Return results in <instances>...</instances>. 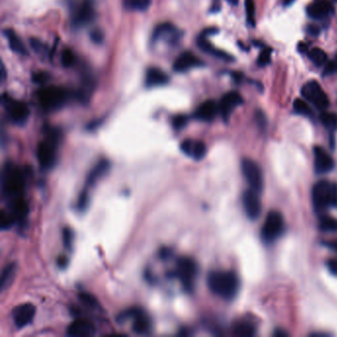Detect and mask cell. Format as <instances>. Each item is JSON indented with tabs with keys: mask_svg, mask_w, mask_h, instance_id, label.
Returning <instances> with one entry per match:
<instances>
[{
	"mask_svg": "<svg viewBox=\"0 0 337 337\" xmlns=\"http://www.w3.org/2000/svg\"><path fill=\"white\" fill-rule=\"evenodd\" d=\"M207 284L213 294L225 301L234 299L239 290V279L232 271H212L207 277Z\"/></svg>",
	"mask_w": 337,
	"mask_h": 337,
	"instance_id": "obj_1",
	"label": "cell"
},
{
	"mask_svg": "<svg viewBox=\"0 0 337 337\" xmlns=\"http://www.w3.org/2000/svg\"><path fill=\"white\" fill-rule=\"evenodd\" d=\"M312 198L317 212L337 208V183L329 180L317 182L313 187Z\"/></svg>",
	"mask_w": 337,
	"mask_h": 337,
	"instance_id": "obj_2",
	"label": "cell"
},
{
	"mask_svg": "<svg viewBox=\"0 0 337 337\" xmlns=\"http://www.w3.org/2000/svg\"><path fill=\"white\" fill-rule=\"evenodd\" d=\"M25 187V175L21 168L12 164H6L2 172V191L10 199L23 195Z\"/></svg>",
	"mask_w": 337,
	"mask_h": 337,
	"instance_id": "obj_3",
	"label": "cell"
},
{
	"mask_svg": "<svg viewBox=\"0 0 337 337\" xmlns=\"http://www.w3.org/2000/svg\"><path fill=\"white\" fill-rule=\"evenodd\" d=\"M197 275L198 265L194 259L190 257H181L177 260L173 276L181 282L182 287L186 292L192 293L194 291Z\"/></svg>",
	"mask_w": 337,
	"mask_h": 337,
	"instance_id": "obj_4",
	"label": "cell"
},
{
	"mask_svg": "<svg viewBox=\"0 0 337 337\" xmlns=\"http://www.w3.org/2000/svg\"><path fill=\"white\" fill-rule=\"evenodd\" d=\"M59 143V135L52 131L43 139L37 148V157L43 169H51L57 161V148Z\"/></svg>",
	"mask_w": 337,
	"mask_h": 337,
	"instance_id": "obj_5",
	"label": "cell"
},
{
	"mask_svg": "<svg viewBox=\"0 0 337 337\" xmlns=\"http://www.w3.org/2000/svg\"><path fill=\"white\" fill-rule=\"evenodd\" d=\"M39 102L43 109L54 111L61 108L68 99V92L61 87H48L39 92Z\"/></svg>",
	"mask_w": 337,
	"mask_h": 337,
	"instance_id": "obj_6",
	"label": "cell"
},
{
	"mask_svg": "<svg viewBox=\"0 0 337 337\" xmlns=\"http://www.w3.org/2000/svg\"><path fill=\"white\" fill-rule=\"evenodd\" d=\"M285 228L284 218L278 211H270L261 229V236L264 241L273 242L278 239Z\"/></svg>",
	"mask_w": 337,
	"mask_h": 337,
	"instance_id": "obj_7",
	"label": "cell"
},
{
	"mask_svg": "<svg viewBox=\"0 0 337 337\" xmlns=\"http://www.w3.org/2000/svg\"><path fill=\"white\" fill-rule=\"evenodd\" d=\"M241 169L250 189L257 193L261 192L264 185V178L259 164L250 158H244L241 161Z\"/></svg>",
	"mask_w": 337,
	"mask_h": 337,
	"instance_id": "obj_8",
	"label": "cell"
},
{
	"mask_svg": "<svg viewBox=\"0 0 337 337\" xmlns=\"http://www.w3.org/2000/svg\"><path fill=\"white\" fill-rule=\"evenodd\" d=\"M302 95L318 109L326 110L330 106V100L327 93L315 80H311L303 86Z\"/></svg>",
	"mask_w": 337,
	"mask_h": 337,
	"instance_id": "obj_9",
	"label": "cell"
},
{
	"mask_svg": "<svg viewBox=\"0 0 337 337\" xmlns=\"http://www.w3.org/2000/svg\"><path fill=\"white\" fill-rule=\"evenodd\" d=\"M126 319L133 320V331L135 334L146 335L150 332V319L142 310L138 308H133L120 315V321H125Z\"/></svg>",
	"mask_w": 337,
	"mask_h": 337,
	"instance_id": "obj_10",
	"label": "cell"
},
{
	"mask_svg": "<svg viewBox=\"0 0 337 337\" xmlns=\"http://www.w3.org/2000/svg\"><path fill=\"white\" fill-rule=\"evenodd\" d=\"M5 98L6 100L3 98V103L6 107L10 120L16 125H24L30 115V110L27 104L22 101L11 99L10 97Z\"/></svg>",
	"mask_w": 337,
	"mask_h": 337,
	"instance_id": "obj_11",
	"label": "cell"
},
{
	"mask_svg": "<svg viewBox=\"0 0 337 337\" xmlns=\"http://www.w3.org/2000/svg\"><path fill=\"white\" fill-rule=\"evenodd\" d=\"M95 16V6L93 0H82L75 8L72 15V23L76 27L89 24Z\"/></svg>",
	"mask_w": 337,
	"mask_h": 337,
	"instance_id": "obj_12",
	"label": "cell"
},
{
	"mask_svg": "<svg viewBox=\"0 0 337 337\" xmlns=\"http://www.w3.org/2000/svg\"><path fill=\"white\" fill-rule=\"evenodd\" d=\"M35 315L36 308L34 305L29 303L17 306L12 312L13 322L18 329H23L29 326L33 322Z\"/></svg>",
	"mask_w": 337,
	"mask_h": 337,
	"instance_id": "obj_13",
	"label": "cell"
},
{
	"mask_svg": "<svg viewBox=\"0 0 337 337\" xmlns=\"http://www.w3.org/2000/svg\"><path fill=\"white\" fill-rule=\"evenodd\" d=\"M242 102H243V99L238 92L231 91L224 95L219 104V110H220V113L224 121L227 122L232 111L236 107L241 105Z\"/></svg>",
	"mask_w": 337,
	"mask_h": 337,
	"instance_id": "obj_14",
	"label": "cell"
},
{
	"mask_svg": "<svg viewBox=\"0 0 337 337\" xmlns=\"http://www.w3.org/2000/svg\"><path fill=\"white\" fill-rule=\"evenodd\" d=\"M242 205L246 216L250 220H256L261 214V201L258 193L253 190H247L242 195Z\"/></svg>",
	"mask_w": 337,
	"mask_h": 337,
	"instance_id": "obj_15",
	"label": "cell"
},
{
	"mask_svg": "<svg viewBox=\"0 0 337 337\" xmlns=\"http://www.w3.org/2000/svg\"><path fill=\"white\" fill-rule=\"evenodd\" d=\"M314 156H315V169L317 173L320 174L328 173L335 168L336 163L334 158L323 146H316L314 148Z\"/></svg>",
	"mask_w": 337,
	"mask_h": 337,
	"instance_id": "obj_16",
	"label": "cell"
},
{
	"mask_svg": "<svg viewBox=\"0 0 337 337\" xmlns=\"http://www.w3.org/2000/svg\"><path fill=\"white\" fill-rule=\"evenodd\" d=\"M180 149L186 155L193 157L195 160H201L207 153V146L202 140L185 139L180 144Z\"/></svg>",
	"mask_w": 337,
	"mask_h": 337,
	"instance_id": "obj_17",
	"label": "cell"
},
{
	"mask_svg": "<svg viewBox=\"0 0 337 337\" xmlns=\"http://www.w3.org/2000/svg\"><path fill=\"white\" fill-rule=\"evenodd\" d=\"M68 336L73 337H92L95 334V328L92 323L87 320L79 319L72 322L68 326Z\"/></svg>",
	"mask_w": 337,
	"mask_h": 337,
	"instance_id": "obj_18",
	"label": "cell"
},
{
	"mask_svg": "<svg viewBox=\"0 0 337 337\" xmlns=\"http://www.w3.org/2000/svg\"><path fill=\"white\" fill-rule=\"evenodd\" d=\"M202 65V61L192 52H184L174 62L173 69L177 72H185L191 68H197Z\"/></svg>",
	"mask_w": 337,
	"mask_h": 337,
	"instance_id": "obj_19",
	"label": "cell"
},
{
	"mask_svg": "<svg viewBox=\"0 0 337 337\" xmlns=\"http://www.w3.org/2000/svg\"><path fill=\"white\" fill-rule=\"evenodd\" d=\"M333 11L334 6L329 0H315L307 9L308 15L314 19H324L330 16Z\"/></svg>",
	"mask_w": 337,
	"mask_h": 337,
	"instance_id": "obj_20",
	"label": "cell"
},
{
	"mask_svg": "<svg viewBox=\"0 0 337 337\" xmlns=\"http://www.w3.org/2000/svg\"><path fill=\"white\" fill-rule=\"evenodd\" d=\"M220 113L219 104L213 100H207L203 102L195 112V118L203 122H211Z\"/></svg>",
	"mask_w": 337,
	"mask_h": 337,
	"instance_id": "obj_21",
	"label": "cell"
},
{
	"mask_svg": "<svg viewBox=\"0 0 337 337\" xmlns=\"http://www.w3.org/2000/svg\"><path fill=\"white\" fill-rule=\"evenodd\" d=\"M10 209V213L12 214L15 222L24 225V222L27 220V216L29 214V206L26 200L22 196L11 199Z\"/></svg>",
	"mask_w": 337,
	"mask_h": 337,
	"instance_id": "obj_22",
	"label": "cell"
},
{
	"mask_svg": "<svg viewBox=\"0 0 337 337\" xmlns=\"http://www.w3.org/2000/svg\"><path fill=\"white\" fill-rule=\"evenodd\" d=\"M110 169V162L107 159H101L89 172L86 179V188H90L97 183Z\"/></svg>",
	"mask_w": 337,
	"mask_h": 337,
	"instance_id": "obj_23",
	"label": "cell"
},
{
	"mask_svg": "<svg viewBox=\"0 0 337 337\" xmlns=\"http://www.w3.org/2000/svg\"><path fill=\"white\" fill-rule=\"evenodd\" d=\"M168 79V75L165 74L161 69L157 68H148L145 74V85L147 87L161 86L166 84Z\"/></svg>",
	"mask_w": 337,
	"mask_h": 337,
	"instance_id": "obj_24",
	"label": "cell"
},
{
	"mask_svg": "<svg viewBox=\"0 0 337 337\" xmlns=\"http://www.w3.org/2000/svg\"><path fill=\"white\" fill-rule=\"evenodd\" d=\"M198 46L200 47V49L204 51L205 53L207 54H210L216 58H219V59H222V60H225V61H231V57L228 56L226 53L223 52V51H220L218 49H216L207 39V36L204 35V34H201V36L199 37L198 39Z\"/></svg>",
	"mask_w": 337,
	"mask_h": 337,
	"instance_id": "obj_25",
	"label": "cell"
},
{
	"mask_svg": "<svg viewBox=\"0 0 337 337\" xmlns=\"http://www.w3.org/2000/svg\"><path fill=\"white\" fill-rule=\"evenodd\" d=\"M233 335L238 337H252L256 334L255 326L249 322H238L233 327Z\"/></svg>",
	"mask_w": 337,
	"mask_h": 337,
	"instance_id": "obj_26",
	"label": "cell"
},
{
	"mask_svg": "<svg viewBox=\"0 0 337 337\" xmlns=\"http://www.w3.org/2000/svg\"><path fill=\"white\" fill-rule=\"evenodd\" d=\"M5 35H6L7 39H8L10 49L13 52H15V53H17L19 55H22V56L23 55H27V50H26L25 46L23 45V43L21 42L20 38L17 36V34L14 31H12L10 29L5 30Z\"/></svg>",
	"mask_w": 337,
	"mask_h": 337,
	"instance_id": "obj_27",
	"label": "cell"
},
{
	"mask_svg": "<svg viewBox=\"0 0 337 337\" xmlns=\"http://www.w3.org/2000/svg\"><path fill=\"white\" fill-rule=\"evenodd\" d=\"M16 274V264L10 263L5 266V268L2 271L1 279H0V288L2 291L6 290L11 283L13 282Z\"/></svg>",
	"mask_w": 337,
	"mask_h": 337,
	"instance_id": "obj_28",
	"label": "cell"
},
{
	"mask_svg": "<svg viewBox=\"0 0 337 337\" xmlns=\"http://www.w3.org/2000/svg\"><path fill=\"white\" fill-rule=\"evenodd\" d=\"M152 0H123L124 7L131 11H145Z\"/></svg>",
	"mask_w": 337,
	"mask_h": 337,
	"instance_id": "obj_29",
	"label": "cell"
},
{
	"mask_svg": "<svg viewBox=\"0 0 337 337\" xmlns=\"http://www.w3.org/2000/svg\"><path fill=\"white\" fill-rule=\"evenodd\" d=\"M309 58L317 67L324 66L328 63V56L326 52L320 48L312 49L309 52Z\"/></svg>",
	"mask_w": 337,
	"mask_h": 337,
	"instance_id": "obj_30",
	"label": "cell"
},
{
	"mask_svg": "<svg viewBox=\"0 0 337 337\" xmlns=\"http://www.w3.org/2000/svg\"><path fill=\"white\" fill-rule=\"evenodd\" d=\"M319 226L324 231L336 232L337 231V220L333 217L323 216L320 218Z\"/></svg>",
	"mask_w": 337,
	"mask_h": 337,
	"instance_id": "obj_31",
	"label": "cell"
},
{
	"mask_svg": "<svg viewBox=\"0 0 337 337\" xmlns=\"http://www.w3.org/2000/svg\"><path fill=\"white\" fill-rule=\"evenodd\" d=\"M175 33V28L172 24L170 23H162L159 24L153 31V35H152V39L153 40H157L159 38H162L166 35H170Z\"/></svg>",
	"mask_w": 337,
	"mask_h": 337,
	"instance_id": "obj_32",
	"label": "cell"
},
{
	"mask_svg": "<svg viewBox=\"0 0 337 337\" xmlns=\"http://www.w3.org/2000/svg\"><path fill=\"white\" fill-rule=\"evenodd\" d=\"M321 121L329 131L337 130V114L331 112H324L321 115Z\"/></svg>",
	"mask_w": 337,
	"mask_h": 337,
	"instance_id": "obj_33",
	"label": "cell"
},
{
	"mask_svg": "<svg viewBox=\"0 0 337 337\" xmlns=\"http://www.w3.org/2000/svg\"><path fill=\"white\" fill-rule=\"evenodd\" d=\"M294 110L296 111V113L303 115V116H312L313 115V111L310 107V105L303 99H296L294 102Z\"/></svg>",
	"mask_w": 337,
	"mask_h": 337,
	"instance_id": "obj_34",
	"label": "cell"
},
{
	"mask_svg": "<svg viewBox=\"0 0 337 337\" xmlns=\"http://www.w3.org/2000/svg\"><path fill=\"white\" fill-rule=\"evenodd\" d=\"M15 223V220L12 216V214L9 212H6L5 210L1 211L0 215V226L2 229H8L10 228Z\"/></svg>",
	"mask_w": 337,
	"mask_h": 337,
	"instance_id": "obj_35",
	"label": "cell"
},
{
	"mask_svg": "<svg viewBox=\"0 0 337 337\" xmlns=\"http://www.w3.org/2000/svg\"><path fill=\"white\" fill-rule=\"evenodd\" d=\"M245 11H246V17H247V21L249 24L254 25L255 20H254V16H255V4L253 0H245Z\"/></svg>",
	"mask_w": 337,
	"mask_h": 337,
	"instance_id": "obj_36",
	"label": "cell"
},
{
	"mask_svg": "<svg viewBox=\"0 0 337 337\" xmlns=\"http://www.w3.org/2000/svg\"><path fill=\"white\" fill-rule=\"evenodd\" d=\"M271 55H272V50L270 48L264 49L258 57V60H257L258 66H260V67L267 66L271 62Z\"/></svg>",
	"mask_w": 337,
	"mask_h": 337,
	"instance_id": "obj_37",
	"label": "cell"
},
{
	"mask_svg": "<svg viewBox=\"0 0 337 337\" xmlns=\"http://www.w3.org/2000/svg\"><path fill=\"white\" fill-rule=\"evenodd\" d=\"M62 63L66 68H69L74 65L75 63V56L70 50H65L62 55Z\"/></svg>",
	"mask_w": 337,
	"mask_h": 337,
	"instance_id": "obj_38",
	"label": "cell"
},
{
	"mask_svg": "<svg viewBox=\"0 0 337 337\" xmlns=\"http://www.w3.org/2000/svg\"><path fill=\"white\" fill-rule=\"evenodd\" d=\"M64 245L67 249H71L73 243V232L69 227H65L63 230Z\"/></svg>",
	"mask_w": 337,
	"mask_h": 337,
	"instance_id": "obj_39",
	"label": "cell"
},
{
	"mask_svg": "<svg viewBox=\"0 0 337 337\" xmlns=\"http://www.w3.org/2000/svg\"><path fill=\"white\" fill-rule=\"evenodd\" d=\"M79 299H80V301L83 304H85V305H87L89 307H96L97 306L96 299L92 295H90L88 293H81L79 295Z\"/></svg>",
	"mask_w": 337,
	"mask_h": 337,
	"instance_id": "obj_40",
	"label": "cell"
},
{
	"mask_svg": "<svg viewBox=\"0 0 337 337\" xmlns=\"http://www.w3.org/2000/svg\"><path fill=\"white\" fill-rule=\"evenodd\" d=\"M188 122V118L185 115H178L173 119V127L175 130L183 129Z\"/></svg>",
	"mask_w": 337,
	"mask_h": 337,
	"instance_id": "obj_41",
	"label": "cell"
},
{
	"mask_svg": "<svg viewBox=\"0 0 337 337\" xmlns=\"http://www.w3.org/2000/svg\"><path fill=\"white\" fill-rule=\"evenodd\" d=\"M90 38L94 43L100 44V43H102V41L104 39V35H103V32L101 30H94V31L91 32Z\"/></svg>",
	"mask_w": 337,
	"mask_h": 337,
	"instance_id": "obj_42",
	"label": "cell"
},
{
	"mask_svg": "<svg viewBox=\"0 0 337 337\" xmlns=\"http://www.w3.org/2000/svg\"><path fill=\"white\" fill-rule=\"evenodd\" d=\"M327 266H328V269L330 270V272L335 275V276H337V258H332L330 259L328 262H327Z\"/></svg>",
	"mask_w": 337,
	"mask_h": 337,
	"instance_id": "obj_43",
	"label": "cell"
},
{
	"mask_svg": "<svg viewBox=\"0 0 337 337\" xmlns=\"http://www.w3.org/2000/svg\"><path fill=\"white\" fill-rule=\"evenodd\" d=\"M33 78H34V81H35V82L41 84V83H45V82L48 80L49 75H48L47 73H45V72H40V73L35 74V75L33 76Z\"/></svg>",
	"mask_w": 337,
	"mask_h": 337,
	"instance_id": "obj_44",
	"label": "cell"
},
{
	"mask_svg": "<svg viewBox=\"0 0 337 337\" xmlns=\"http://www.w3.org/2000/svg\"><path fill=\"white\" fill-rule=\"evenodd\" d=\"M337 71V62H330L326 65L325 74H333Z\"/></svg>",
	"mask_w": 337,
	"mask_h": 337,
	"instance_id": "obj_45",
	"label": "cell"
},
{
	"mask_svg": "<svg viewBox=\"0 0 337 337\" xmlns=\"http://www.w3.org/2000/svg\"><path fill=\"white\" fill-rule=\"evenodd\" d=\"M324 245L327 246L328 248H330V249L337 252V239H331V240L324 241Z\"/></svg>",
	"mask_w": 337,
	"mask_h": 337,
	"instance_id": "obj_46",
	"label": "cell"
},
{
	"mask_svg": "<svg viewBox=\"0 0 337 337\" xmlns=\"http://www.w3.org/2000/svg\"><path fill=\"white\" fill-rule=\"evenodd\" d=\"M170 255H171V250L168 249V248H163L159 252V256L162 259H168Z\"/></svg>",
	"mask_w": 337,
	"mask_h": 337,
	"instance_id": "obj_47",
	"label": "cell"
},
{
	"mask_svg": "<svg viewBox=\"0 0 337 337\" xmlns=\"http://www.w3.org/2000/svg\"><path fill=\"white\" fill-rule=\"evenodd\" d=\"M57 263L61 268H65V267H67V265L68 264V259L65 256H61V257L58 258Z\"/></svg>",
	"mask_w": 337,
	"mask_h": 337,
	"instance_id": "obj_48",
	"label": "cell"
},
{
	"mask_svg": "<svg viewBox=\"0 0 337 337\" xmlns=\"http://www.w3.org/2000/svg\"><path fill=\"white\" fill-rule=\"evenodd\" d=\"M308 32H309V34L312 35V36H317V35H319V33H320V29H319L317 26L311 25V26H309V28H308Z\"/></svg>",
	"mask_w": 337,
	"mask_h": 337,
	"instance_id": "obj_49",
	"label": "cell"
},
{
	"mask_svg": "<svg viewBox=\"0 0 337 337\" xmlns=\"http://www.w3.org/2000/svg\"><path fill=\"white\" fill-rule=\"evenodd\" d=\"M289 335L286 333V332H284L283 330H277L275 333H274V337H288Z\"/></svg>",
	"mask_w": 337,
	"mask_h": 337,
	"instance_id": "obj_50",
	"label": "cell"
},
{
	"mask_svg": "<svg viewBox=\"0 0 337 337\" xmlns=\"http://www.w3.org/2000/svg\"><path fill=\"white\" fill-rule=\"evenodd\" d=\"M299 49H300L302 52H307V51H308V46H307L306 44H300Z\"/></svg>",
	"mask_w": 337,
	"mask_h": 337,
	"instance_id": "obj_51",
	"label": "cell"
},
{
	"mask_svg": "<svg viewBox=\"0 0 337 337\" xmlns=\"http://www.w3.org/2000/svg\"><path fill=\"white\" fill-rule=\"evenodd\" d=\"M5 75H6V73H5V68H4V66L2 65V80L5 79Z\"/></svg>",
	"mask_w": 337,
	"mask_h": 337,
	"instance_id": "obj_52",
	"label": "cell"
},
{
	"mask_svg": "<svg viewBox=\"0 0 337 337\" xmlns=\"http://www.w3.org/2000/svg\"><path fill=\"white\" fill-rule=\"evenodd\" d=\"M227 1L231 4H237V2H238V0H227Z\"/></svg>",
	"mask_w": 337,
	"mask_h": 337,
	"instance_id": "obj_53",
	"label": "cell"
}]
</instances>
